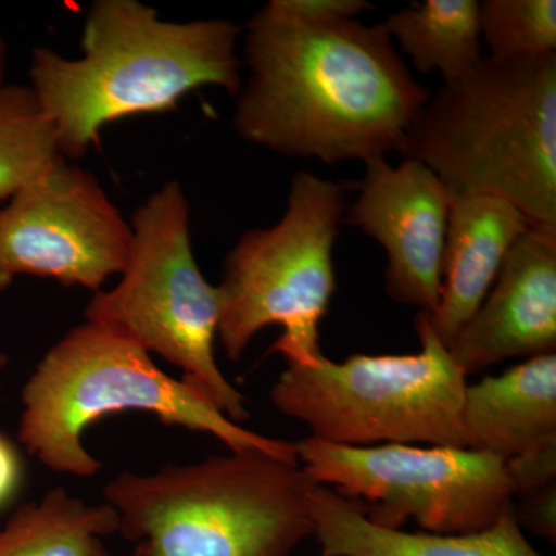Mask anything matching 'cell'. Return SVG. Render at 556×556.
I'll use <instances>...</instances> for the list:
<instances>
[{
    "mask_svg": "<svg viewBox=\"0 0 556 556\" xmlns=\"http://www.w3.org/2000/svg\"><path fill=\"white\" fill-rule=\"evenodd\" d=\"M126 268L109 291L94 292L86 321L104 325L159 354L182 371L232 422L247 420L243 394L215 361L218 288L201 273L192 248L190 204L170 179L135 208Z\"/></svg>",
    "mask_w": 556,
    "mask_h": 556,
    "instance_id": "cell-6",
    "label": "cell"
},
{
    "mask_svg": "<svg viewBox=\"0 0 556 556\" xmlns=\"http://www.w3.org/2000/svg\"><path fill=\"white\" fill-rule=\"evenodd\" d=\"M481 36L496 60H530L556 53L555 0H485Z\"/></svg>",
    "mask_w": 556,
    "mask_h": 556,
    "instance_id": "cell-19",
    "label": "cell"
},
{
    "mask_svg": "<svg viewBox=\"0 0 556 556\" xmlns=\"http://www.w3.org/2000/svg\"><path fill=\"white\" fill-rule=\"evenodd\" d=\"M448 351L466 375L556 353V226H530L519 237Z\"/></svg>",
    "mask_w": 556,
    "mask_h": 556,
    "instance_id": "cell-12",
    "label": "cell"
},
{
    "mask_svg": "<svg viewBox=\"0 0 556 556\" xmlns=\"http://www.w3.org/2000/svg\"><path fill=\"white\" fill-rule=\"evenodd\" d=\"M119 532L108 503L89 506L67 490L24 504L0 529V556H112L102 538Z\"/></svg>",
    "mask_w": 556,
    "mask_h": 556,
    "instance_id": "cell-16",
    "label": "cell"
},
{
    "mask_svg": "<svg viewBox=\"0 0 556 556\" xmlns=\"http://www.w3.org/2000/svg\"><path fill=\"white\" fill-rule=\"evenodd\" d=\"M241 62L233 129L288 159L386 156L430 100L382 25L303 21L277 0L248 21Z\"/></svg>",
    "mask_w": 556,
    "mask_h": 556,
    "instance_id": "cell-1",
    "label": "cell"
},
{
    "mask_svg": "<svg viewBox=\"0 0 556 556\" xmlns=\"http://www.w3.org/2000/svg\"><path fill=\"white\" fill-rule=\"evenodd\" d=\"M416 354H354L345 362L288 365L270 399L309 427L314 439L346 447L430 444L467 448L463 422L467 375L417 313Z\"/></svg>",
    "mask_w": 556,
    "mask_h": 556,
    "instance_id": "cell-7",
    "label": "cell"
},
{
    "mask_svg": "<svg viewBox=\"0 0 556 556\" xmlns=\"http://www.w3.org/2000/svg\"><path fill=\"white\" fill-rule=\"evenodd\" d=\"M130 243L100 179L62 160L0 206V294L21 276L94 294L126 268Z\"/></svg>",
    "mask_w": 556,
    "mask_h": 556,
    "instance_id": "cell-10",
    "label": "cell"
},
{
    "mask_svg": "<svg viewBox=\"0 0 556 556\" xmlns=\"http://www.w3.org/2000/svg\"><path fill=\"white\" fill-rule=\"evenodd\" d=\"M7 72H9V43L0 31V89L7 84Z\"/></svg>",
    "mask_w": 556,
    "mask_h": 556,
    "instance_id": "cell-24",
    "label": "cell"
},
{
    "mask_svg": "<svg viewBox=\"0 0 556 556\" xmlns=\"http://www.w3.org/2000/svg\"><path fill=\"white\" fill-rule=\"evenodd\" d=\"M240 35L228 20L164 21L139 0H97L84 21L83 54L72 60L36 47L28 87L62 159L79 160L109 124L175 110L200 87L236 98L243 86Z\"/></svg>",
    "mask_w": 556,
    "mask_h": 556,
    "instance_id": "cell-2",
    "label": "cell"
},
{
    "mask_svg": "<svg viewBox=\"0 0 556 556\" xmlns=\"http://www.w3.org/2000/svg\"><path fill=\"white\" fill-rule=\"evenodd\" d=\"M467 448L507 463L556 439V353L467 386Z\"/></svg>",
    "mask_w": 556,
    "mask_h": 556,
    "instance_id": "cell-15",
    "label": "cell"
},
{
    "mask_svg": "<svg viewBox=\"0 0 556 556\" xmlns=\"http://www.w3.org/2000/svg\"><path fill=\"white\" fill-rule=\"evenodd\" d=\"M7 364H9V357H7L5 353L0 351V369L5 368Z\"/></svg>",
    "mask_w": 556,
    "mask_h": 556,
    "instance_id": "cell-25",
    "label": "cell"
},
{
    "mask_svg": "<svg viewBox=\"0 0 556 556\" xmlns=\"http://www.w3.org/2000/svg\"><path fill=\"white\" fill-rule=\"evenodd\" d=\"M477 0H424L380 22L402 53L422 75L439 72L445 80L470 72L481 53Z\"/></svg>",
    "mask_w": 556,
    "mask_h": 556,
    "instance_id": "cell-17",
    "label": "cell"
},
{
    "mask_svg": "<svg viewBox=\"0 0 556 556\" xmlns=\"http://www.w3.org/2000/svg\"><path fill=\"white\" fill-rule=\"evenodd\" d=\"M556 490L555 484L533 495L525 496L519 506L514 504V514L518 525L530 532L546 538L555 544L556 540Z\"/></svg>",
    "mask_w": 556,
    "mask_h": 556,
    "instance_id": "cell-22",
    "label": "cell"
},
{
    "mask_svg": "<svg viewBox=\"0 0 556 556\" xmlns=\"http://www.w3.org/2000/svg\"><path fill=\"white\" fill-rule=\"evenodd\" d=\"M397 152L420 161L450 193H482L556 226V53L484 56L445 80Z\"/></svg>",
    "mask_w": 556,
    "mask_h": 556,
    "instance_id": "cell-3",
    "label": "cell"
},
{
    "mask_svg": "<svg viewBox=\"0 0 556 556\" xmlns=\"http://www.w3.org/2000/svg\"><path fill=\"white\" fill-rule=\"evenodd\" d=\"M530 226L526 215L506 200L450 193L441 298L433 313H422L445 346L477 313L508 252Z\"/></svg>",
    "mask_w": 556,
    "mask_h": 556,
    "instance_id": "cell-13",
    "label": "cell"
},
{
    "mask_svg": "<svg viewBox=\"0 0 556 556\" xmlns=\"http://www.w3.org/2000/svg\"><path fill=\"white\" fill-rule=\"evenodd\" d=\"M127 409L212 434L233 453L262 452L300 466L295 444L232 422L195 387L161 371L135 340L91 321L70 329L25 383L20 439L51 470L91 478L102 464L84 447V430Z\"/></svg>",
    "mask_w": 556,
    "mask_h": 556,
    "instance_id": "cell-4",
    "label": "cell"
},
{
    "mask_svg": "<svg viewBox=\"0 0 556 556\" xmlns=\"http://www.w3.org/2000/svg\"><path fill=\"white\" fill-rule=\"evenodd\" d=\"M53 126L28 86L0 89V204L62 161Z\"/></svg>",
    "mask_w": 556,
    "mask_h": 556,
    "instance_id": "cell-18",
    "label": "cell"
},
{
    "mask_svg": "<svg viewBox=\"0 0 556 556\" xmlns=\"http://www.w3.org/2000/svg\"><path fill=\"white\" fill-rule=\"evenodd\" d=\"M506 470L514 496L533 495L555 484L556 439L507 460Z\"/></svg>",
    "mask_w": 556,
    "mask_h": 556,
    "instance_id": "cell-20",
    "label": "cell"
},
{
    "mask_svg": "<svg viewBox=\"0 0 556 556\" xmlns=\"http://www.w3.org/2000/svg\"><path fill=\"white\" fill-rule=\"evenodd\" d=\"M278 5L292 16L308 22L356 20L358 14L371 10L365 0H277Z\"/></svg>",
    "mask_w": 556,
    "mask_h": 556,
    "instance_id": "cell-21",
    "label": "cell"
},
{
    "mask_svg": "<svg viewBox=\"0 0 556 556\" xmlns=\"http://www.w3.org/2000/svg\"><path fill=\"white\" fill-rule=\"evenodd\" d=\"M308 501L318 556H543L527 540L514 506L482 532L441 535L376 525L362 504L329 486H311Z\"/></svg>",
    "mask_w": 556,
    "mask_h": 556,
    "instance_id": "cell-14",
    "label": "cell"
},
{
    "mask_svg": "<svg viewBox=\"0 0 556 556\" xmlns=\"http://www.w3.org/2000/svg\"><path fill=\"white\" fill-rule=\"evenodd\" d=\"M22 479L21 457L9 438L0 433V508L16 495Z\"/></svg>",
    "mask_w": 556,
    "mask_h": 556,
    "instance_id": "cell-23",
    "label": "cell"
},
{
    "mask_svg": "<svg viewBox=\"0 0 556 556\" xmlns=\"http://www.w3.org/2000/svg\"><path fill=\"white\" fill-rule=\"evenodd\" d=\"M365 164L356 203L343 218L386 249L388 295L433 313L441 298L448 189L420 161L391 166L376 156Z\"/></svg>",
    "mask_w": 556,
    "mask_h": 556,
    "instance_id": "cell-11",
    "label": "cell"
},
{
    "mask_svg": "<svg viewBox=\"0 0 556 556\" xmlns=\"http://www.w3.org/2000/svg\"><path fill=\"white\" fill-rule=\"evenodd\" d=\"M313 482L348 500L367 501L376 525L401 529L408 519L424 532H482L514 506L506 463L457 447L407 444L346 447L306 438L295 444Z\"/></svg>",
    "mask_w": 556,
    "mask_h": 556,
    "instance_id": "cell-9",
    "label": "cell"
},
{
    "mask_svg": "<svg viewBox=\"0 0 556 556\" xmlns=\"http://www.w3.org/2000/svg\"><path fill=\"white\" fill-rule=\"evenodd\" d=\"M343 212L342 186L298 172L283 217L241 233L217 285L218 340L230 361H239L270 325L283 328L273 351L288 365L306 367L324 357L318 328L336 291L332 251Z\"/></svg>",
    "mask_w": 556,
    "mask_h": 556,
    "instance_id": "cell-8",
    "label": "cell"
},
{
    "mask_svg": "<svg viewBox=\"0 0 556 556\" xmlns=\"http://www.w3.org/2000/svg\"><path fill=\"white\" fill-rule=\"evenodd\" d=\"M314 484L295 464L230 452L153 475L126 471L104 497L134 556H292L313 536Z\"/></svg>",
    "mask_w": 556,
    "mask_h": 556,
    "instance_id": "cell-5",
    "label": "cell"
}]
</instances>
